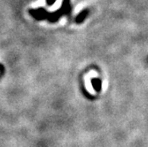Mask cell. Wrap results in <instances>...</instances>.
<instances>
[{
    "label": "cell",
    "mask_w": 148,
    "mask_h": 147,
    "mask_svg": "<svg viewBox=\"0 0 148 147\" xmlns=\"http://www.w3.org/2000/svg\"><path fill=\"white\" fill-rule=\"evenodd\" d=\"M55 2H56V0H46V5L48 6H51Z\"/></svg>",
    "instance_id": "3957f363"
},
{
    "label": "cell",
    "mask_w": 148,
    "mask_h": 147,
    "mask_svg": "<svg viewBox=\"0 0 148 147\" xmlns=\"http://www.w3.org/2000/svg\"><path fill=\"white\" fill-rule=\"evenodd\" d=\"M0 73H1V75L4 74V66H3V65H0Z\"/></svg>",
    "instance_id": "277c9868"
},
{
    "label": "cell",
    "mask_w": 148,
    "mask_h": 147,
    "mask_svg": "<svg viewBox=\"0 0 148 147\" xmlns=\"http://www.w3.org/2000/svg\"><path fill=\"white\" fill-rule=\"evenodd\" d=\"M91 83H92V86L94 88L96 91L99 92L101 91V89H102V83H101V80L99 79V78H94L91 80Z\"/></svg>",
    "instance_id": "6da1fadb"
},
{
    "label": "cell",
    "mask_w": 148,
    "mask_h": 147,
    "mask_svg": "<svg viewBox=\"0 0 148 147\" xmlns=\"http://www.w3.org/2000/svg\"><path fill=\"white\" fill-rule=\"evenodd\" d=\"M88 13H89V11L86 9V10H84L81 12L79 14L75 17V22L76 23H81V22H83L84 21V19L86 18V16L88 15Z\"/></svg>",
    "instance_id": "7a4b0ae2"
}]
</instances>
